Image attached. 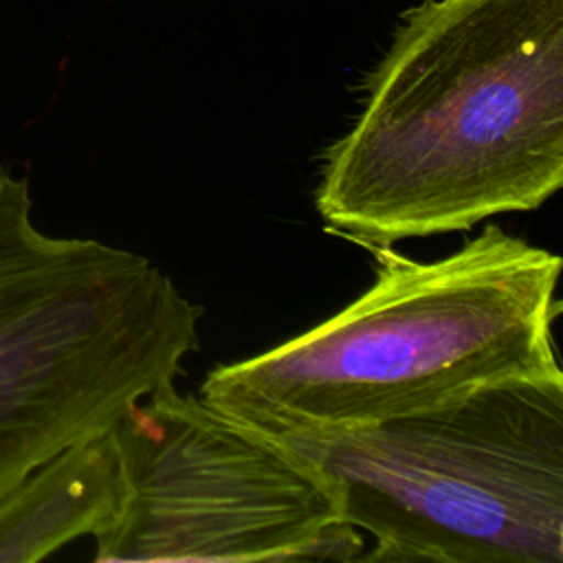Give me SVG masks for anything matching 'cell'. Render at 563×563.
Masks as SVG:
<instances>
[{
	"mask_svg": "<svg viewBox=\"0 0 563 563\" xmlns=\"http://www.w3.org/2000/svg\"><path fill=\"white\" fill-rule=\"evenodd\" d=\"M563 185V0H422L321 156L328 231L374 251L534 211Z\"/></svg>",
	"mask_w": 563,
	"mask_h": 563,
	"instance_id": "cell-1",
	"label": "cell"
},
{
	"mask_svg": "<svg viewBox=\"0 0 563 563\" xmlns=\"http://www.w3.org/2000/svg\"><path fill=\"white\" fill-rule=\"evenodd\" d=\"M112 433L121 495L92 537L99 563L356 561L365 550L314 466L200 394L161 387Z\"/></svg>",
	"mask_w": 563,
	"mask_h": 563,
	"instance_id": "cell-5",
	"label": "cell"
},
{
	"mask_svg": "<svg viewBox=\"0 0 563 563\" xmlns=\"http://www.w3.org/2000/svg\"><path fill=\"white\" fill-rule=\"evenodd\" d=\"M369 253L376 277L365 292L275 347L213 367L200 398L264 435L312 438L563 372L556 253L497 224L438 260Z\"/></svg>",
	"mask_w": 563,
	"mask_h": 563,
	"instance_id": "cell-2",
	"label": "cell"
},
{
	"mask_svg": "<svg viewBox=\"0 0 563 563\" xmlns=\"http://www.w3.org/2000/svg\"><path fill=\"white\" fill-rule=\"evenodd\" d=\"M275 440L372 537L358 561L563 563V372L488 383L365 429Z\"/></svg>",
	"mask_w": 563,
	"mask_h": 563,
	"instance_id": "cell-4",
	"label": "cell"
},
{
	"mask_svg": "<svg viewBox=\"0 0 563 563\" xmlns=\"http://www.w3.org/2000/svg\"><path fill=\"white\" fill-rule=\"evenodd\" d=\"M121 464L112 429L42 462L0 508V563H35L97 537L117 510Z\"/></svg>",
	"mask_w": 563,
	"mask_h": 563,
	"instance_id": "cell-6",
	"label": "cell"
},
{
	"mask_svg": "<svg viewBox=\"0 0 563 563\" xmlns=\"http://www.w3.org/2000/svg\"><path fill=\"white\" fill-rule=\"evenodd\" d=\"M202 308L141 253L53 235L0 163V508L42 462L176 383Z\"/></svg>",
	"mask_w": 563,
	"mask_h": 563,
	"instance_id": "cell-3",
	"label": "cell"
}]
</instances>
